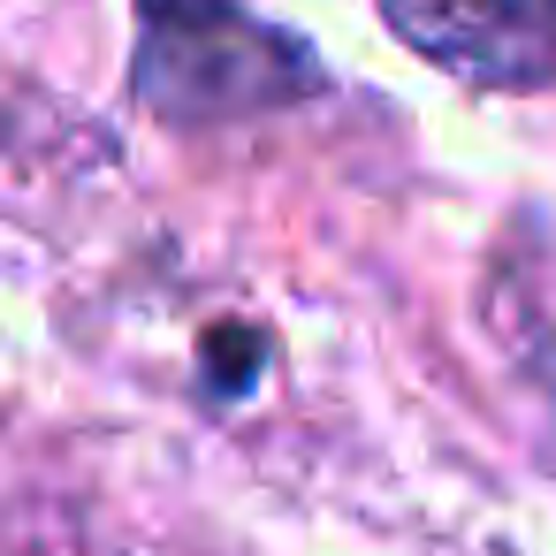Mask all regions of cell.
<instances>
[{"label":"cell","instance_id":"6da1fadb","mask_svg":"<svg viewBox=\"0 0 556 556\" xmlns=\"http://www.w3.org/2000/svg\"><path fill=\"white\" fill-rule=\"evenodd\" d=\"M130 9H138L130 92L161 123H244L328 92L313 47L244 0H130Z\"/></svg>","mask_w":556,"mask_h":556},{"label":"cell","instance_id":"7a4b0ae2","mask_svg":"<svg viewBox=\"0 0 556 556\" xmlns=\"http://www.w3.org/2000/svg\"><path fill=\"white\" fill-rule=\"evenodd\" d=\"M381 24L472 92H556V0H374Z\"/></svg>","mask_w":556,"mask_h":556},{"label":"cell","instance_id":"3957f363","mask_svg":"<svg viewBox=\"0 0 556 556\" xmlns=\"http://www.w3.org/2000/svg\"><path fill=\"white\" fill-rule=\"evenodd\" d=\"M260 366H267V336H260V328L222 320V328L206 336V381H214V396H244V389L260 381Z\"/></svg>","mask_w":556,"mask_h":556}]
</instances>
